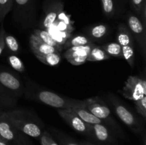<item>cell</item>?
Masks as SVG:
<instances>
[{"instance_id":"ac0fdd59","label":"cell","mask_w":146,"mask_h":145,"mask_svg":"<svg viewBox=\"0 0 146 145\" xmlns=\"http://www.w3.org/2000/svg\"><path fill=\"white\" fill-rule=\"evenodd\" d=\"M34 34L42 42L57 48L59 51H61V47L60 46V44L54 39V37L48 33L47 30L36 29Z\"/></svg>"},{"instance_id":"f1b7e54d","label":"cell","mask_w":146,"mask_h":145,"mask_svg":"<svg viewBox=\"0 0 146 145\" xmlns=\"http://www.w3.org/2000/svg\"><path fill=\"white\" fill-rule=\"evenodd\" d=\"M41 145H58L52 136L47 132H44L40 136Z\"/></svg>"},{"instance_id":"9a60e30c","label":"cell","mask_w":146,"mask_h":145,"mask_svg":"<svg viewBox=\"0 0 146 145\" xmlns=\"http://www.w3.org/2000/svg\"><path fill=\"white\" fill-rule=\"evenodd\" d=\"M0 85L5 89L14 92H20L21 89L19 80L8 71H0Z\"/></svg>"},{"instance_id":"52a82bcc","label":"cell","mask_w":146,"mask_h":145,"mask_svg":"<svg viewBox=\"0 0 146 145\" xmlns=\"http://www.w3.org/2000/svg\"><path fill=\"white\" fill-rule=\"evenodd\" d=\"M127 24L133 37L139 45L143 56L145 58L146 55L145 26L143 24L141 19L132 13H128L127 15Z\"/></svg>"},{"instance_id":"7a4b0ae2","label":"cell","mask_w":146,"mask_h":145,"mask_svg":"<svg viewBox=\"0 0 146 145\" xmlns=\"http://www.w3.org/2000/svg\"><path fill=\"white\" fill-rule=\"evenodd\" d=\"M116 39L117 43L122 48L123 58L127 61L128 65L133 68L135 63L133 37L125 24H121L118 26Z\"/></svg>"},{"instance_id":"8992f818","label":"cell","mask_w":146,"mask_h":145,"mask_svg":"<svg viewBox=\"0 0 146 145\" xmlns=\"http://www.w3.org/2000/svg\"><path fill=\"white\" fill-rule=\"evenodd\" d=\"M19 130L17 129L6 117L0 112V138L11 145H23L24 136Z\"/></svg>"},{"instance_id":"d4e9b609","label":"cell","mask_w":146,"mask_h":145,"mask_svg":"<svg viewBox=\"0 0 146 145\" xmlns=\"http://www.w3.org/2000/svg\"><path fill=\"white\" fill-rule=\"evenodd\" d=\"M14 7V0H0V22L4 21V18Z\"/></svg>"},{"instance_id":"7402d4cb","label":"cell","mask_w":146,"mask_h":145,"mask_svg":"<svg viewBox=\"0 0 146 145\" xmlns=\"http://www.w3.org/2000/svg\"><path fill=\"white\" fill-rule=\"evenodd\" d=\"M102 10L104 15L108 18H112L117 11L116 0H101Z\"/></svg>"},{"instance_id":"603a6c76","label":"cell","mask_w":146,"mask_h":145,"mask_svg":"<svg viewBox=\"0 0 146 145\" xmlns=\"http://www.w3.org/2000/svg\"><path fill=\"white\" fill-rule=\"evenodd\" d=\"M101 48L106 52L110 56L116 57V58H123L122 48L121 46L117 42H110L104 44Z\"/></svg>"},{"instance_id":"5bb4252c","label":"cell","mask_w":146,"mask_h":145,"mask_svg":"<svg viewBox=\"0 0 146 145\" xmlns=\"http://www.w3.org/2000/svg\"><path fill=\"white\" fill-rule=\"evenodd\" d=\"M29 45L31 51L35 55V56L46 55L51 53H60L57 48L42 42L34 34L30 36Z\"/></svg>"},{"instance_id":"f546056e","label":"cell","mask_w":146,"mask_h":145,"mask_svg":"<svg viewBox=\"0 0 146 145\" xmlns=\"http://www.w3.org/2000/svg\"><path fill=\"white\" fill-rule=\"evenodd\" d=\"M11 102L12 101H11V98L7 93L6 89L0 85V103L4 105H9Z\"/></svg>"},{"instance_id":"3957f363","label":"cell","mask_w":146,"mask_h":145,"mask_svg":"<svg viewBox=\"0 0 146 145\" xmlns=\"http://www.w3.org/2000/svg\"><path fill=\"white\" fill-rule=\"evenodd\" d=\"M81 105L88 109L91 113L99 118L104 123H108L110 125H115V121L111 117V109L108 105L98 97L80 100Z\"/></svg>"},{"instance_id":"e575fe53","label":"cell","mask_w":146,"mask_h":145,"mask_svg":"<svg viewBox=\"0 0 146 145\" xmlns=\"http://www.w3.org/2000/svg\"><path fill=\"white\" fill-rule=\"evenodd\" d=\"M0 139H1V138H0Z\"/></svg>"},{"instance_id":"30bf717a","label":"cell","mask_w":146,"mask_h":145,"mask_svg":"<svg viewBox=\"0 0 146 145\" xmlns=\"http://www.w3.org/2000/svg\"><path fill=\"white\" fill-rule=\"evenodd\" d=\"M58 113L61 118L73 129L79 133L90 136L91 125L86 123L69 109H58Z\"/></svg>"},{"instance_id":"7c38bea8","label":"cell","mask_w":146,"mask_h":145,"mask_svg":"<svg viewBox=\"0 0 146 145\" xmlns=\"http://www.w3.org/2000/svg\"><path fill=\"white\" fill-rule=\"evenodd\" d=\"M69 109L74 112L77 116L79 117L84 122L88 125H95V124L104 123L102 120L99 118L96 117L95 115L89 112L88 109L84 108L80 103V100H74Z\"/></svg>"},{"instance_id":"4316f807","label":"cell","mask_w":146,"mask_h":145,"mask_svg":"<svg viewBox=\"0 0 146 145\" xmlns=\"http://www.w3.org/2000/svg\"><path fill=\"white\" fill-rule=\"evenodd\" d=\"M130 3L132 9L141 16L143 9L146 7V0H130Z\"/></svg>"},{"instance_id":"e0dca14e","label":"cell","mask_w":146,"mask_h":145,"mask_svg":"<svg viewBox=\"0 0 146 145\" xmlns=\"http://www.w3.org/2000/svg\"><path fill=\"white\" fill-rule=\"evenodd\" d=\"M109 32V26L106 24H98L88 28L87 34L91 40H101Z\"/></svg>"},{"instance_id":"ffe728a7","label":"cell","mask_w":146,"mask_h":145,"mask_svg":"<svg viewBox=\"0 0 146 145\" xmlns=\"http://www.w3.org/2000/svg\"><path fill=\"white\" fill-rule=\"evenodd\" d=\"M111 56L106 53V52L101 48V46L94 45L87 57L86 61H91V62L102 61L108 59Z\"/></svg>"},{"instance_id":"ba28073f","label":"cell","mask_w":146,"mask_h":145,"mask_svg":"<svg viewBox=\"0 0 146 145\" xmlns=\"http://www.w3.org/2000/svg\"><path fill=\"white\" fill-rule=\"evenodd\" d=\"M64 4L60 0H46L44 5V16L41 24V28L47 30L55 23L60 14L63 12Z\"/></svg>"},{"instance_id":"277c9868","label":"cell","mask_w":146,"mask_h":145,"mask_svg":"<svg viewBox=\"0 0 146 145\" xmlns=\"http://www.w3.org/2000/svg\"><path fill=\"white\" fill-rule=\"evenodd\" d=\"M125 98L135 102L146 96V81L139 76L131 75L128 78L125 86L120 91Z\"/></svg>"},{"instance_id":"cb8c5ba5","label":"cell","mask_w":146,"mask_h":145,"mask_svg":"<svg viewBox=\"0 0 146 145\" xmlns=\"http://www.w3.org/2000/svg\"><path fill=\"white\" fill-rule=\"evenodd\" d=\"M4 42L5 46L7 47L9 51L12 53H17L19 51V45L17 38L11 35L6 34L4 36Z\"/></svg>"},{"instance_id":"5b68a950","label":"cell","mask_w":146,"mask_h":145,"mask_svg":"<svg viewBox=\"0 0 146 145\" xmlns=\"http://www.w3.org/2000/svg\"><path fill=\"white\" fill-rule=\"evenodd\" d=\"M110 102L112 104L115 113L121 121L133 132L138 133L141 131V126L136 116L120 102L118 99L113 95H110Z\"/></svg>"},{"instance_id":"44dd1931","label":"cell","mask_w":146,"mask_h":145,"mask_svg":"<svg viewBox=\"0 0 146 145\" xmlns=\"http://www.w3.org/2000/svg\"><path fill=\"white\" fill-rule=\"evenodd\" d=\"M36 57L41 63L49 66H55L61 61V56L59 52L51 53L44 55H37Z\"/></svg>"},{"instance_id":"2e32d148","label":"cell","mask_w":146,"mask_h":145,"mask_svg":"<svg viewBox=\"0 0 146 145\" xmlns=\"http://www.w3.org/2000/svg\"><path fill=\"white\" fill-rule=\"evenodd\" d=\"M96 45L93 44L81 46H74L68 48L64 53V57L66 59L72 58L78 56H88L93 47Z\"/></svg>"},{"instance_id":"4dcf8cb0","label":"cell","mask_w":146,"mask_h":145,"mask_svg":"<svg viewBox=\"0 0 146 145\" xmlns=\"http://www.w3.org/2000/svg\"><path fill=\"white\" fill-rule=\"evenodd\" d=\"M5 30L4 28V26L1 25L0 28V55L2 53L4 48H5V42H4V36H5Z\"/></svg>"},{"instance_id":"d6a6232c","label":"cell","mask_w":146,"mask_h":145,"mask_svg":"<svg viewBox=\"0 0 146 145\" xmlns=\"http://www.w3.org/2000/svg\"><path fill=\"white\" fill-rule=\"evenodd\" d=\"M0 145H9L8 143L5 142L4 141H3L2 139H0Z\"/></svg>"},{"instance_id":"1f68e13d","label":"cell","mask_w":146,"mask_h":145,"mask_svg":"<svg viewBox=\"0 0 146 145\" xmlns=\"http://www.w3.org/2000/svg\"><path fill=\"white\" fill-rule=\"evenodd\" d=\"M60 143H61V145H81L75 142L74 141L66 139V138H61L60 139Z\"/></svg>"},{"instance_id":"484cf974","label":"cell","mask_w":146,"mask_h":145,"mask_svg":"<svg viewBox=\"0 0 146 145\" xmlns=\"http://www.w3.org/2000/svg\"><path fill=\"white\" fill-rule=\"evenodd\" d=\"M8 62L15 71L19 72H24L25 71V67L22 61L15 54H11L8 57Z\"/></svg>"},{"instance_id":"4fadbf2b","label":"cell","mask_w":146,"mask_h":145,"mask_svg":"<svg viewBox=\"0 0 146 145\" xmlns=\"http://www.w3.org/2000/svg\"><path fill=\"white\" fill-rule=\"evenodd\" d=\"M90 137L101 143H111L114 140L110 129L104 123L91 125Z\"/></svg>"},{"instance_id":"d6986e66","label":"cell","mask_w":146,"mask_h":145,"mask_svg":"<svg viewBox=\"0 0 146 145\" xmlns=\"http://www.w3.org/2000/svg\"><path fill=\"white\" fill-rule=\"evenodd\" d=\"M93 41L91 38H88L86 36H75L71 37L68 38L65 42L64 43V48H69L74 46H81V45H88V44H93Z\"/></svg>"},{"instance_id":"836d02e7","label":"cell","mask_w":146,"mask_h":145,"mask_svg":"<svg viewBox=\"0 0 146 145\" xmlns=\"http://www.w3.org/2000/svg\"><path fill=\"white\" fill-rule=\"evenodd\" d=\"M81 145H95V144H91V143H82Z\"/></svg>"},{"instance_id":"8fae6325","label":"cell","mask_w":146,"mask_h":145,"mask_svg":"<svg viewBox=\"0 0 146 145\" xmlns=\"http://www.w3.org/2000/svg\"><path fill=\"white\" fill-rule=\"evenodd\" d=\"M14 16L20 21L33 20L35 17V0H14Z\"/></svg>"},{"instance_id":"6da1fadb","label":"cell","mask_w":146,"mask_h":145,"mask_svg":"<svg viewBox=\"0 0 146 145\" xmlns=\"http://www.w3.org/2000/svg\"><path fill=\"white\" fill-rule=\"evenodd\" d=\"M2 113L18 130L27 136L40 138L44 132L38 118L30 112L13 110Z\"/></svg>"},{"instance_id":"83f0119b","label":"cell","mask_w":146,"mask_h":145,"mask_svg":"<svg viewBox=\"0 0 146 145\" xmlns=\"http://www.w3.org/2000/svg\"><path fill=\"white\" fill-rule=\"evenodd\" d=\"M135 108L138 113L142 115L144 119L146 118V96L143 97L142 99L134 102Z\"/></svg>"},{"instance_id":"9c48e42d","label":"cell","mask_w":146,"mask_h":145,"mask_svg":"<svg viewBox=\"0 0 146 145\" xmlns=\"http://www.w3.org/2000/svg\"><path fill=\"white\" fill-rule=\"evenodd\" d=\"M35 98L39 102L58 109H69L74 101L48 90L38 91L36 93Z\"/></svg>"}]
</instances>
